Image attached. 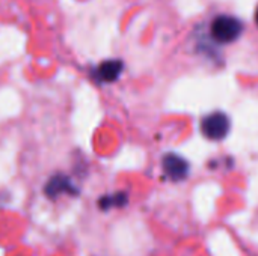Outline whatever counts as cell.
<instances>
[{
	"instance_id": "6",
	"label": "cell",
	"mask_w": 258,
	"mask_h": 256,
	"mask_svg": "<svg viewBox=\"0 0 258 256\" xmlns=\"http://www.w3.org/2000/svg\"><path fill=\"white\" fill-rule=\"evenodd\" d=\"M127 204V195L125 193H116L104 196L98 201V205L101 210H110V208H121Z\"/></svg>"
},
{
	"instance_id": "7",
	"label": "cell",
	"mask_w": 258,
	"mask_h": 256,
	"mask_svg": "<svg viewBox=\"0 0 258 256\" xmlns=\"http://www.w3.org/2000/svg\"><path fill=\"white\" fill-rule=\"evenodd\" d=\"M255 21H257V26H258V8H257V11H255Z\"/></svg>"
},
{
	"instance_id": "1",
	"label": "cell",
	"mask_w": 258,
	"mask_h": 256,
	"mask_svg": "<svg viewBox=\"0 0 258 256\" xmlns=\"http://www.w3.org/2000/svg\"><path fill=\"white\" fill-rule=\"evenodd\" d=\"M243 30L242 23L230 15H219L212 23V35L219 42H233L236 41Z\"/></svg>"
},
{
	"instance_id": "4",
	"label": "cell",
	"mask_w": 258,
	"mask_h": 256,
	"mask_svg": "<svg viewBox=\"0 0 258 256\" xmlns=\"http://www.w3.org/2000/svg\"><path fill=\"white\" fill-rule=\"evenodd\" d=\"M163 169L165 174L174 180V181H180L184 180L187 172H189V164L184 158H181L177 154H168L163 158Z\"/></svg>"
},
{
	"instance_id": "2",
	"label": "cell",
	"mask_w": 258,
	"mask_h": 256,
	"mask_svg": "<svg viewBox=\"0 0 258 256\" xmlns=\"http://www.w3.org/2000/svg\"><path fill=\"white\" fill-rule=\"evenodd\" d=\"M201 131L207 139L221 140L230 131V119L224 113H212L206 116L201 122Z\"/></svg>"
},
{
	"instance_id": "5",
	"label": "cell",
	"mask_w": 258,
	"mask_h": 256,
	"mask_svg": "<svg viewBox=\"0 0 258 256\" xmlns=\"http://www.w3.org/2000/svg\"><path fill=\"white\" fill-rule=\"evenodd\" d=\"M122 62L118 59H110V60H104L103 63H100L95 69V78L101 83H112L115 81L121 72H122Z\"/></svg>"
},
{
	"instance_id": "3",
	"label": "cell",
	"mask_w": 258,
	"mask_h": 256,
	"mask_svg": "<svg viewBox=\"0 0 258 256\" xmlns=\"http://www.w3.org/2000/svg\"><path fill=\"white\" fill-rule=\"evenodd\" d=\"M44 193L47 198L50 199H56L57 196L67 193V195H71V196H76L79 193V190L74 187V184L71 183V180L67 177V175H54L51 177L47 184H45V189H44Z\"/></svg>"
}]
</instances>
